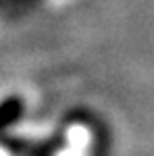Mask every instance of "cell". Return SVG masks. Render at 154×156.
<instances>
[{
    "label": "cell",
    "instance_id": "2",
    "mask_svg": "<svg viewBox=\"0 0 154 156\" xmlns=\"http://www.w3.org/2000/svg\"><path fill=\"white\" fill-rule=\"evenodd\" d=\"M92 133H94V146H92V156H108L110 148V129L102 121L92 117Z\"/></svg>",
    "mask_w": 154,
    "mask_h": 156
},
{
    "label": "cell",
    "instance_id": "1",
    "mask_svg": "<svg viewBox=\"0 0 154 156\" xmlns=\"http://www.w3.org/2000/svg\"><path fill=\"white\" fill-rule=\"evenodd\" d=\"M25 117V100L19 94H11L2 100L0 108V121H2V129L4 133L11 131L13 127H17Z\"/></svg>",
    "mask_w": 154,
    "mask_h": 156
},
{
    "label": "cell",
    "instance_id": "3",
    "mask_svg": "<svg viewBox=\"0 0 154 156\" xmlns=\"http://www.w3.org/2000/svg\"><path fill=\"white\" fill-rule=\"evenodd\" d=\"M63 148H65V137H63V133H56L44 142H38V144L31 142V148L25 156H54Z\"/></svg>",
    "mask_w": 154,
    "mask_h": 156
},
{
    "label": "cell",
    "instance_id": "4",
    "mask_svg": "<svg viewBox=\"0 0 154 156\" xmlns=\"http://www.w3.org/2000/svg\"><path fill=\"white\" fill-rule=\"evenodd\" d=\"M36 0H6V4H31Z\"/></svg>",
    "mask_w": 154,
    "mask_h": 156
}]
</instances>
